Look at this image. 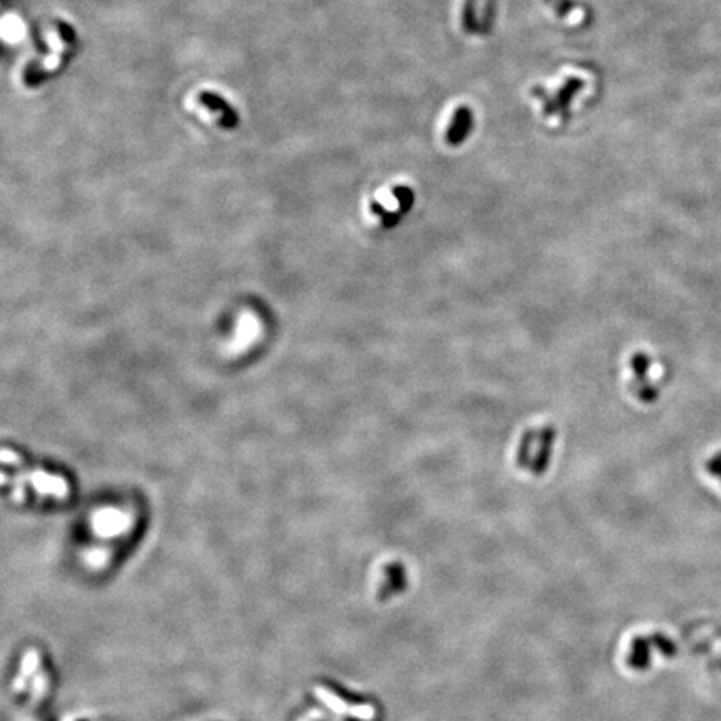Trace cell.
<instances>
[{
	"mask_svg": "<svg viewBox=\"0 0 721 721\" xmlns=\"http://www.w3.org/2000/svg\"><path fill=\"white\" fill-rule=\"evenodd\" d=\"M556 441V429L550 424L533 426L523 433L516 448V465L519 469L540 476L550 466Z\"/></svg>",
	"mask_w": 721,
	"mask_h": 721,
	"instance_id": "obj_1",
	"label": "cell"
},
{
	"mask_svg": "<svg viewBox=\"0 0 721 721\" xmlns=\"http://www.w3.org/2000/svg\"><path fill=\"white\" fill-rule=\"evenodd\" d=\"M630 368L631 372H633V382H631V387H633L635 394L643 401V403H653V399H656L658 391L656 387L649 384V376L648 371L651 368V359L648 358L647 354L638 353L635 354L633 358L630 359Z\"/></svg>",
	"mask_w": 721,
	"mask_h": 721,
	"instance_id": "obj_2",
	"label": "cell"
},
{
	"mask_svg": "<svg viewBox=\"0 0 721 721\" xmlns=\"http://www.w3.org/2000/svg\"><path fill=\"white\" fill-rule=\"evenodd\" d=\"M199 100L202 102L207 109L216 110V112H222L221 124L224 127H234L235 124H238V115H235V112L230 109L229 104H226V102L222 100L219 96H216V93H211V92H202L199 96Z\"/></svg>",
	"mask_w": 721,
	"mask_h": 721,
	"instance_id": "obj_3",
	"label": "cell"
},
{
	"mask_svg": "<svg viewBox=\"0 0 721 721\" xmlns=\"http://www.w3.org/2000/svg\"><path fill=\"white\" fill-rule=\"evenodd\" d=\"M706 471L721 483V453H716L715 456L706 462Z\"/></svg>",
	"mask_w": 721,
	"mask_h": 721,
	"instance_id": "obj_4",
	"label": "cell"
}]
</instances>
